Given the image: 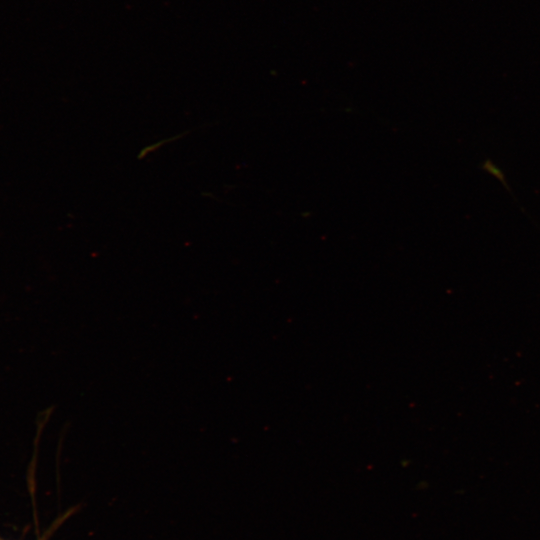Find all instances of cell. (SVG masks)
<instances>
[{
	"mask_svg": "<svg viewBox=\"0 0 540 540\" xmlns=\"http://www.w3.org/2000/svg\"><path fill=\"white\" fill-rule=\"evenodd\" d=\"M483 167H484L483 169L489 171L490 173L495 174L499 179L503 181L502 172L493 163H491V161L487 160L483 164Z\"/></svg>",
	"mask_w": 540,
	"mask_h": 540,
	"instance_id": "6da1fadb",
	"label": "cell"
},
{
	"mask_svg": "<svg viewBox=\"0 0 540 540\" xmlns=\"http://www.w3.org/2000/svg\"><path fill=\"white\" fill-rule=\"evenodd\" d=\"M67 516H68V514H65V516H64L63 518L58 519V520L55 522V524L47 530L46 534L43 535V536H42L41 538H39L38 540H48V538L51 536V534L53 533V531L55 530V528H57V527L59 526V524H61L62 521H63ZM0 540H3V539L0 538Z\"/></svg>",
	"mask_w": 540,
	"mask_h": 540,
	"instance_id": "7a4b0ae2",
	"label": "cell"
}]
</instances>
